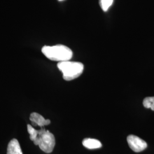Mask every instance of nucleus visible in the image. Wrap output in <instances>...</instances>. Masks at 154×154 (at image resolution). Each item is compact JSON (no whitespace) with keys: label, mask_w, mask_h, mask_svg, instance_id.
Returning a JSON list of instances; mask_svg holds the SVG:
<instances>
[{"label":"nucleus","mask_w":154,"mask_h":154,"mask_svg":"<svg viewBox=\"0 0 154 154\" xmlns=\"http://www.w3.org/2000/svg\"><path fill=\"white\" fill-rule=\"evenodd\" d=\"M27 128L28 132L30 135V139L32 141H34L38 135V130L33 128L32 126L30 125H28Z\"/></svg>","instance_id":"nucleus-10"},{"label":"nucleus","mask_w":154,"mask_h":154,"mask_svg":"<svg viewBox=\"0 0 154 154\" xmlns=\"http://www.w3.org/2000/svg\"><path fill=\"white\" fill-rule=\"evenodd\" d=\"M143 104L144 107L151 109L152 111H154V97L144 98L143 100Z\"/></svg>","instance_id":"nucleus-8"},{"label":"nucleus","mask_w":154,"mask_h":154,"mask_svg":"<svg viewBox=\"0 0 154 154\" xmlns=\"http://www.w3.org/2000/svg\"><path fill=\"white\" fill-rule=\"evenodd\" d=\"M33 142L35 145L38 146L42 151L49 154L53 151L55 147V137L49 130L41 127L38 130V135Z\"/></svg>","instance_id":"nucleus-3"},{"label":"nucleus","mask_w":154,"mask_h":154,"mask_svg":"<svg viewBox=\"0 0 154 154\" xmlns=\"http://www.w3.org/2000/svg\"><path fill=\"white\" fill-rule=\"evenodd\" d=\"M30 121L32 122L33 126L41 127L48 126L51 123L49 119H45L42 116L37 112H33L30 114Z\"/></svg>","instance_id":"nucleus-5"},{"label":"nucleus","mask_w":154,"mask_h":154,"mask_svg":"<svg viewBox=\"0 0 154 154\" xmlns=\"http://www.w3.org/2000/svg\"><path fill=\"white\" fill-rule=\"evenodd\" d=\"M58 1H63V0H58Z\"/></svg>","instance_id":"nucleus-11"},{"label":"nucleus","mask_w":154,"mask_h":154,"mask_svg":"<svg viewBox=\"0 0 154 154\" xmlns=\"http://www.w3.org/2000/svg\"><path fill=\"white\" fill-rule=\"evenodd\" d=\"M114 0H100V6L104 11H107L112 5Z\"/></svg>","instance_id":"nucleus-9"},{"label":"nucleus","mask_w":154,"mask_h":154,"mask_svg":"<svg viewBox=\"0 0 154 154\" xmlns=\"http://www.w3.org/2000/svg\"><path fill=\"white\" fill-rule=\"evenodd\" d=\"M127 140L130 149L135 152L143 151L147 147V144L144 140L134 135L128 136Z\"/></svg>","instance_id":"nucleus-4"},{"label":"nucleus","mask_w":154,"mask_h":154,"mask_svg":"<svg viewBox=\"0 0 154 154\" xmlns=\"http://www.w3.org/2000/svg\"><path fill=\"white\" fill-rule=\"evenodd\" d=\"M42 52L50 60L59 62L70 61L72 57V50L63 45L45 46L42 49Z\"/></svg>","instance_id":"nucleus-1"},{"label":"nucleus","mask_w":154,"mask_h":154,"mask_svg":"<svg viewBox=\"0 0 154 154\" xmlns=\"http://www.w3.org/2000/svg\"><path fill=\"white\" fill-rule=\"evenodd\" d=\"M7 154H23L20 143L16 139H13L8 144Z\"/></svg>","instance_id":"nucleus-6"},{"label":"nucleus","mask_w":154,"mask_h":154,"mask_svg":"<svg viewBox=\"0 0 154 154\" xmlns=\"http://www.w3.org/2000/svg\"><path fill=\"white\" fill-rule=\"evenodd\" d=\"M57 67L62 72L63 79L67 81L79 77L84 69V66L82 63L70 61L59 62L57 64Z\"/></svg>","instance_id":"nucleus-2"},{"label":"nucleus","mask_w":154,"mask_h":154,"mask_svg":"<svg viewBox=\"0 0 154 154\" xmlns=\"http://www.w3.org/2000/svg\"><path fill=\"white\" fill-rule=\"evenodd\" d=\"M82 144L87 149H99L102 147V143L97 139L86 138L82 142Z\"/></svg>","instance_id":"nucleus-7"}]
</instances>
